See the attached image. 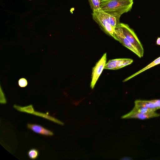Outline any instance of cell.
Returning <instances> with one entry per match:
<instances>
[{"label": "cell", "instance_id": "7", "mask_svg": "<svg viewBox=\"0 0 160 160\" xmlns=\"http://www.w3.org/2000/svg\"><path fill=\"white\" fill-rule=\"evenodd\" d=\"M115 34L117 40L119 41L140 58V54L137 49L120 32L115 30Z\"/></svg>", "mask_w": 160, "mask_h": 160}, {"label": "cell", "instance_id": "18", "mask_svg": "<svg viewBox=\"0 0 160 160\" xmlns=\"http://www.w3.org/2000/svg\"><path fill=\"white\" fill-rule=\"evenodd\" d=\"M156 44L158 45H160V37L158 38L156 41Z\"/></svg>", "mask_w": 160, "mask_h": 160}, {"label": "cell", "instance_id": "3", "mask_svg": "<svg viewBox=\"0 0 160 160\" xmlns=\"http://www.w3.org/2000/svg\"><path fill=\"white\" fill-rule=\"evenodd\" d=\"M92 12V18L101 29L117 40L115 34V29L110 24L108 14L101 10Z\"/></svg>", "mask_w": 160, "mask_h": 160}, {"label": "cell", "instance_id": "1", "mask_svg": "<svg viewBox=\"0 0 160 160\" xmlns=\"http://www.w3.org/2000/svg\"><path fill=\"white\" fill-rule=\"evenodd\" d=\"M133 0H100L101 9L108 14L121 16L131 11Z\"/></svg>", "mask_w": 160, "mask_h": 160}, {"label": "cell", "instance_id": "8", "mask_svg": "<svg viewBox=\"0 0 160 160\" xmlns=\"http://www.w3.org/2000/svg\"><path fill=\"white\" fill-rule=\"evenodd\" d=\"M28 128L34 132L46 136H52L53 132L48 129H46L40 125L28 123Z\"/></svg>", "mask_w": 160, "mask_h": 160}, {"label": "cell", "instance_id": "9", "mask_svg": "<svg viewBox=\"0 0 160 160\" xmlns=\"http://www.w3.org/2000/svg\"><path fill=\"white\" fill-rule=\"evenodd\" d=\"M160 64V56L158 58H157L156 59H155L152 62L143 68H142L141 70L138 71L136 73L132 74V75L128 77L127 78L125 79L123 81V82L129 80V79H131V78H133V77L136 76V75H138L139 74L145 71Z\"/></svg>", "mask_w": 160, "mask_h": 160}, {"label": "cell", "instance_id": "15", "mask_svg": "<svg viewBox=\"0 0 160 160\" xmlns=\"http://www.w3.org/2000/svg\"><path fill=\"white\" fill-rule=\"evenodd\" d=\"M18 84L20 87L23 88L27 85L28 82L27 79L25 78H22L19 80Z\"/></svg>", "mask_w": 160, "mask_h": 160}, {"label": "cell", "instance_id": "12", "mask_svg": "<svg viewBox=\"0 0 160 160\" xmlns=\"http://www.w3.org/2000/svg\"><path fill=\"white\" fill-rule=\"evenodd\" d=\"M13 107L18 111L21 112L32 114L34 112V108L32 105L22 107L14 105Z\"/></svg>", "mask_w": 160, "mask_h": 160}, {"label": "cell", "instance_id": "11", "mask_svg": "<svg viewBox=\"0 0 160 160\" xmlns=\"http://www.w3.org/2000/svg\"><path fill=\"white\" fill-rule=\"evenodd\" d=\"M32 114L44 118L59 124L61 125H64V123L62 122L51 116H49L48 114V113H45L34 111Z\"/></svg>", "mask_w": 160, "mask_h": 160}, {"label": "cell", "instance_id": "2", "mask_svg": "<svg viewBox=\"0 0 160 160\" xmlns=\"http://www.w3.org/2000/svg\"><path fill=\"white\" fill-rule=\"evenodd\" d=\"M115 30L120 32L135 48L140 58L143 57L144 49L142 45L133 29L126 24L120 23Z\"/></svg>", "mask_w": 160, "mask_h": 160}, {"label": "cell", "instance_id": "6", "mask_svg": "<svg viewBox=\"0 0 160 160\" xmlns=\"http://www.w3.org/2000/svg\"><path fill=\"white\" fill-rule=\"evenodd\" d=\"M160 114L155 112L148 113H128L122 116V119L136 118L144 120L147 119L158 117L160 116Z\"/></svg>", "mask_w": 160, "mask_h": 160}, {"label": "cell", "instance_id": "4", "mask_svg": "<svg viewBox=\"0 0 160 160\" xmlns=\"http://www.w3.org/2000/svg\"><path fill=\"white\" fill-rule=\"evenodd\" d=\"M107 53H105L93 68L90 87L93 89L106 64Z\"/></svg>", "mask_w": 160, "mask_h": 160}, {"label": "cell", "instance_id": "19", "mask_svg": "<svg viewBox=\"0 0 160 160\" xmlns=\"http://www.w3.org/2000/svg\"></svg>", "mask_w": 160, "mask_h": 160}, {"label": "cell", "instance_id": "14", "mask_svg": "<svg viewBox=\"0 0 160 160\" xmlns=\"http://www.w3.org/2000/svg\"><path fill=\"white\" fill-rule=\"evenodd\" d=\"M39 154L38 151L36 149L32 148L28 152V155L29 158L32 159L37 158Z\"/></svg>", "mask_w": 160, "mask_h": 160}, {"label": "cell", "instance_id": "13", "mask_svg": "<svg viewBox=\"0 0 160 160\" xmlns=\"http://www.w3.org/2000/svg\"><path fill=\"white\" fill-rule=\"evenodd\" d=\"M91 9L92 11L101 10L100 0H88Z\"/></svg>", "mask_w": 160, "mask_h": 160}, {"label": "cell", "instance_id": "17", "mask_svg": "<svg viewBox=\"0 0 160 160\" xmlns=\"http://www.w3.org/2000/svg\"><path fill=\"white\" fill-rule=\"evenodd\" d=\"M155 108L158 109H160V99L150 100Z\"/></svg>", "mask_w": 160, "mask_h": 160}, {"label": "cell", "instance_id": "10", "mask_svg": "<svg viewBox=\"0 0 160 160\" xmlns=\"http://www.w3.org/2000/svg\"><path fill=\"white\" fill-rule=\"evenodd\" d=\"M157 110L148 108L145 107L138 106L135 105L133 109L129 113H148L155 112Z\"/></svg>", "mask_w": 160, "mask_h": 160}, {"label": "cell", "instance_id": "16", "mask_svg": "<svg viewBox=\"0 0 160 160\" xmlns=\"http://www.w3.org/2000/svg\"><path fill=\"white\" fill-rule=\"evenodd\" d=\"M0 102L1 104H5L6 103L7 101L5 98L4 94L0 87Z\"/></svg>", "mask_w": 160, "mask_h": 160}, {"label": "cell", "instance_id": "5", "mask_svg": "<svg viewBox=\"0 0 160 160\" xmlns=\"http://www.w3.org/2000/svg\"><path fill=\"white\" fill-rule=\"evenodd\" d=\"M133 60L130 58H118L110 60L106 63L104 69L117 70L131 64Z\"/></svg>", "mask_w": 160, "mask_h": 160}]
</instances>
